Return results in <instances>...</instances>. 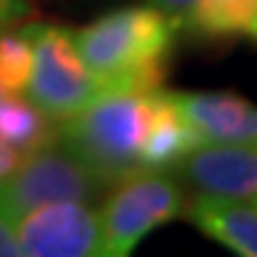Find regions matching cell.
Masks as SVG:
<instances>
[{
    "mask_svg": "<svg viewBox=\"0 0 257 257\" xmlns=\"http://www.w3.org/2000/svg\"><path fill=\"white\" fill-rule=\"evenodd\" d=\"M257 15V0H197L180 29L203 37H229L246 32Z\"/></svg>",
    "mask_w": 257,
    "mask_h": 257,
    "instance_id": "7c38bea8",
    "label": "cell"
},
{
    "mask_svg": "<svg viewBox=\"0 0 257 257\" xmlns=\"http://www.w3.org/2000/svg\"><path fill=\"white\" fill-rule=\"evenodd\" d=\"M0 140L29 155L40 146L57 143V132L52 126V117H46L32 100H23L20 94H3L0 97Z\"/></svg>",
    "mask_w": 257,
    "mask_h": 257,
    "instance_id": "8fae6325",
    "label": "cell"
},
{
    "mask_svg": "<svg viewBox=\"0 0 257 257\" xmlns=\"http://www.w3.org/2000/svg\"><path fill=\"white\" fill-rule=\"evenodd\" d=\"M254 200H257V197H254Z\"/></svg>",
    "mask_w": 257,
    "mask_h": 257,
    "instance_id": "d6986e66",
    "label": "cell"
},
{
    "mask_svg": "<svg viewBox=\"0 0 257 257\" xmlns=\"http://www.w3.org/2000/svg\"><path fill=\"white\" fill-rule=\"evenodd\" d=\"M186 214L200 231L234 254L257 257V200L254 197H223L200 194Z\"/></svg>",
    "mask_w": 257,
    "mask_h": 257,
    "instance_id": "9c48e42d",
    "label": "cell"
},
{
    "mask_svg": "<svg viewBox=\"0 0 257 257\" xmlns=\"http://www.w3.org/2000/svg\"><path fill=\"white\" fill-rule=\"evenodd\" d=\"M32 52L35 37L32 26L23 32L0 35V89L3 94H23L32 74Z\"/></svg>",
    "mask_w": 257,
    "mask_h": 257,
    "instance_id": "4fadbf2b",
    "label": "cell"
},
{
    "mask_svg": "<svg viewBox=\"0 0 257 257\" xmlns=\"http://www.w3.org/2000/svg\"><path fill=\"white\" fill-rule=\"evenodd\" d=\"M20 254L92 257L100 254V214L80 200H57L15 220Z\"/></svg>",
    "mask_w": 257,
    "mask_h": 257,
    "instance_id": "8992f818",
    "label": "cell"
},
{
    "mask_svg": "<svg viewBox=\"0 0 257 257\" xmlns=\"http://www.w3.org/2000/svg\"><path fill=\"white\" fill-rule=\"evenodd\" d=\"M32 37L35 52L26 94L46 117L60 123L92 103L100 86L77 55L74 32L63 26H32Z\"/></svg>",
    "mask_w": 257,
    "mask_h": 257,
    "instance_id": "5b68a950",
    "label": "cell"
},
{
    "mask_svg": "<svg viewBox=\"0 0 257 257\" xmlns=\"http://www.w3.org/2000/svg\"><path fill=\"white\" fill-rule=\"evenodd\" d=\"M175 29L155 6H128L74 32V46L100 92H157Z\"/></svg>",
    "mask_w": 257,
    "mask_h": 257,
    "instance_id": "6da1fadb",
    "label": "cell"
},
{
    "mask_svg": "<svg viewBox=\"0 0 257 257\" xmlns=\"http://www.w3.org/2000/svg\"><path fill=\"white\" fill-rule=\"evenodd\" d=\"M180 177L203 194L257 197V140L254 143H203L186 155Z\"/></svg>",
    "mask_w": 257,
    "mask_h": 257,
    "instance_id": "52a82bcc",
    "label": "cell"
},
{
    "mask_svg": "<svg viewBox=\"0 0 257 257\" xmlns=\"http://www.w3.org/2000/svg\"><path fill=\"white\" fill-rule=\"evenodd\" d=\"M0 97H3V89H0Z\"/></svg>",
    "mask_w": 257,
    "mask_h": 257,
    "instance_id": "ac0fdd59",
    "label": "cell"
},
{
    "mask_svg": "<svg viewBox=\"0 0 257 257\" xmlns=\"http://www.w3.org/2000/svg\"><path fill=\"white\" fill-rule=\"evenodd\" d=\"M186 214L180 186L157 169H140L117 180L100 211V254L126 257L152 229Z\"/></svg>",
    "mask_w": 257,
    "mask_h": 257,
    "instance_id": "3957f363",
    "label": "cell"
},
{
    "mask_svg": "<svg viewBox=\"0 0 257 257\" xmlns=\"http://www.w3.org/2000/svg\"><path fill=\"white\" fill-rule=\"evenodd\" d=\"M29 15V0H0V29L12 26Z\"/></svg>",
    "mask_w": 257,
    "mask_h": 257,
    "instance_id": "2e32d148",
    "label": "cell"
},
{
    "mask_svg": "<svg viewBox=\"0 0 257 257\" xmlns=\"http://www.w3.org/2000/svg\"><path fill=\"white\" fill-rule=\"evenodd\" d=\"M97 172L83 163L72 149H57L55 143L23 155L20 166L0 183V211L12 220L20 214L57 200H92L106 189Z\"/></svg>",
    "mask_w": 257,
    "mask_h": 257,
    "instance_id": "277c9868",
    "label": "cell"
},
{
    "mask_svg": "<svg viewBox=\"0 0 257 257\" xmlns=\"http://www.w3.org/2000/svg\"><path fill=\"white\" fill-rule=\"evenodd\" d=\"M149 3H152L157 12H163L166 18H169L177 29H180L183 18L189 15V12H192V6L197 3V0H149Z\"/></svg>",
    "mask_w": 257,
    "mask_h": 257,
    "instance_id": "5bb4252c",
    "label": "cell"
},
{
    "mask_svg": "<svg viewBox=\"0 0 257 257\" xmlns=\"http://www.w3.org/2000/svg\"><path fill=\"white\" fill-rule=\"evenodd\" d=\"M18 234H15V220L6 211H0V257H18Z\"/></svg>",
    "mask_w": 257,
    "mask_h": 257,
    "instance_id": "9a60e30c",
    "label": "cell"
},
{
    "mask_svg": "<svg viewBox=\"0 0 257 257\" xmlns=\"http://www.w3.org/2000/svg\"><path fill=\"white\" fill-rule=\"evenodd\" d=\"M203 143H206V138L180 114L169 92L160 89L155 94L152 120H149L146 138H143V149H140V166L163 172L169 166H177L186 155H192Z\"/></svg>",
    "mask_w": 257,
    "mask_h": 257,
    "instance_id": "30bf717a",
    "label": "cell"
},
{
    "mask_svg": "<svg viewBox=\"0 0 257 257\" xmlns=\"http://www.w3.org/2000/svg\"><path fill=\"white\" fill-rule=\"evenodd\" d=\"M180 114L200 132L206 143H254L257 106L231 92H169Z\"/></svg>",
    "mask_w": 257,
    "mask_h": 257,
    "instance_id": "ba28073f",
    "label": "cell"
},
{
    "mask_svg": "<svg viewBox=\"0 0 257 257\" xmlns=\"http://www.w3.org/2000/svg\"><path fill=\"white\" fill-rule=\"evenodd\" d=\"M157 92H100L77 114L60 120L57 143L72 149L106 183L135 175L143 169L140 149Z\"/></svg>",
    "mask_w": 257,
    "mask_h": 257,
    "instance_id": "7a4b0ae2",
    "label": "cell"
},
{
    "mask_svg": "<svg viewBox=\"0 0 257 257\" xmlns=\"http://www.w3.org/2000/svg\"><path fill=\"white\" fill-rule=\"evenodd\" d=\"M246 35L251 37V40H257V15H254V18H251V23H248V26H246Z\"/></svg>",
    "mask_w": 257,
    "mask_h": 257,
    "instance_id": "e0dca14e",
    "label": "cell"
}]
</instances>
